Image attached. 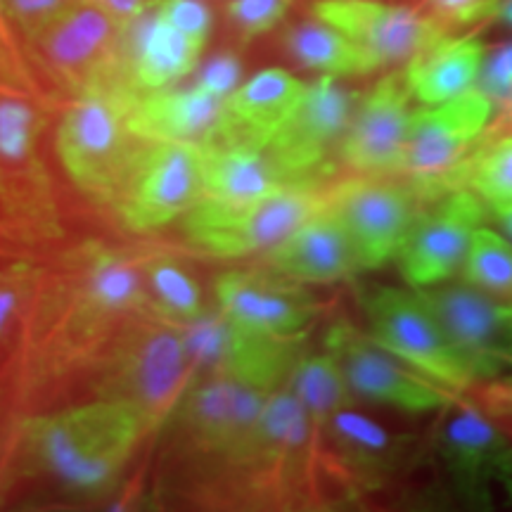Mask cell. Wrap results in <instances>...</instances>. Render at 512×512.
<instances>
[{
    "label": "cell",
    "mask_w": 512,
    "mask_h": 512,
    "mask_svg": "<svg viewBox=\"0 0 512 512\" xmlns=\"http://www.w3.org/2000/svg\"><path fill=\"white\" fill-rule=\"evenodd\" d=\"M486 98L494 102L496 114L508 112L512 107V41L501 43L494 50H486L482 69L475 81Z\"/></svg>",
    "instance_id": "obj_36"
},
{
    "label": "cell",
    "mask_w": 512,
    "mask_h": 512,
    "mask_svg": "<svg viewBox=\"0 0 512 512\" xmlns=\"http://www.w3.org/2000/svg\"><path fill=\"white\" fill-rule=\"evenodd\" d=\"M489 219V207L470 188H453L425 202L396 254L411 287L446 283L460 273L472 235Z\"/></svg>",
    "instance_id": "obj_15"
},
{
    "label": "cell",
    "mask_w": 512,
    "mask_h": 512,
    "mask_svg": "<svg viewBox=\"0 0 512 512\" xmlns=\"http://www.w3.org/2000/svg\"><path fill=\"white\" fill-rule=\"evenodd\" d=\"M320 448L332 489L342 491L344 498L377 491L401 460V439L354 406L332 415L320 434Z\"/></svg>",
    "instance_id": "obj_21"
},
{
    "label": "cell",
    "mask_w": 512,
    "mask_h": 512,
    "mask_svg": "<svg viewBox=\"0 0 512 512\" xmlns=\"http://www.w3.org/2000/svg\"><path fill=\"white\" fill-rule=\"evenodd\" d=\"M328 190L323 181H299L242 204L202 200L181 219L183 238L219 259L266 254L328 204Z\"/></svg>",
    "instance_id": "obj_5"
},
{
    "label": "cell",
    "mask_w": 512,
    "mask_h": 512,
    "mask_svg": "<svg viewBox=\"0 0 512 512\" xmlns=\"http://www.w3.org/2000/svg\"><path fill=\"white\" fill-rule=\"evenodd\" d=\"M15 249H19V245L10 238L8 230L3 228V223H0V259H10V256L15 254Z\"/></svg>",
    "instance_id": "obj_45"
},
{
    "label": "cell",
    "mask_w": 512,
    "mask_h": 512,
    "mask_svg": "<svg viewBox=\"0 0 512 512\" xmlns=\"http://www.w3.org/2000/svg\"><path fill=\"white\" fill-rule=\"evenodd\" d=\"M150 434L140 413L98 399L29 418L19 432V458L31 475H48L74 494H102L117 482L136 446Z\"/></svg>",
    "instance_id": "obj_2"
},
{
    "label": "cell",
    "mask_w": 512,
    "mask_h": 512,
    "mask_svg": "<svg viewBox=\"0 0 512 512\" xmlns=\"http://www.w3.org/2000/svg\"><path fill=\"white\" fill-rule=\"evenodd\" d=\"M155 10L192 41L207 46L211 34V12L200 0H152Z\"/></svg>",
    "instance_id": "obj_38"
},
{
    "label": "cell",
    "mask_w": 512,
    "mask_h": 512,
    "mask_svg": "<svg viewBox=\"0 0 512 512\" xmlns=\"http://www.w3.org/2000/svg\"><path fill=\"white\" fill-rule=\"evenodd\" d=\"M292 0H230L228 17L245 43L268 34L283 22Z\"/></svg>",
    "instance_id": "obj_35"
},
{
    "label": "cell",
    "mask_w": 512,
    "mask_h": 512,
    "mask_svg": "<svg viewBox=\"0 0 512 512\" xmlns=\"http://www.w3.org/2000/svg\"><path fill=\"white\" fill-rule=\"evenodd\" d=\"M226 98L207 88H162L140 93L128 105L126 124L138 138L150 143H209L221 124Z\"/></svg>",
    "instance_id": "obj_26"
},
{
    "label": "cell",
    "mask_w": 512,
    "mask_h": 512,
    "mask_svg": "<svg viewBox=\"0 0 512 512\" xmlns=\"http://www.w3.org/2000/svg\"><path fill=\"white\" fill-rule=\"evenodd\" d=\"M204 197L202 147L192 143H150L121 188L114 209L133 233H152L183 219Z\"/></svg>",
    "instance_id": "obj_13"
},
{
    "label": "cell",
    "mask_w": 512,
    "mask_h": 512,
    "mask_svg": "<svg viewBox=\"0 0 512 512\" xmlns=\"http://www.w3.org/2000/svg\"><path fill=\"white\" fill-rule=\"evenodd\" d=\"M204 202L242 204L283 188L287 181L266 150L247 145H200ZM200 200V202H202Z\"/></svg>",
    "instance_id": "obj_28"
},
{
    "label": "cell",
    "mask_w": 512,
    "mask_h": 512,
    "mask_svg": "<svg viewBox=\"0 0 512 512\" xmlns=\"http://www.w3.org/2000/svg\"><path fill=\"white\" fill-rule=\"evenodd\" d=\"M204 46L147 5L121 36V79L136 95L162 91L195 72Z\"/></svg>",
    "instance_id": "obj_23"
},
{
    "label": "cell",
    "mask_w": 512,
    "mask_h": 512,
    "mask_svg": "<svg viewBox=\"0 0 512 512\" xmlns=\"http://www.w3.org/2000/svg\"><path fill=\"white\" fill-rule=\"evenodd\" d=\"M491 126H496V128H512V107H510L508 112L496 114L494 124H491Z\"/></svg>",
    "instance_id": "obj_46"
},
{
    "label": "cell",
    "mask_w": 512,
    "mask_h": 512,
    "mask_svg": "<svg viewBox=\"0 0 512 512\" xmlns=\"http://www.w3.org/2000/svg\"><path fill=\"white\" fill-rule=\"evenodd\" d=\"M214 292L219 311L235 323L266 335H306L323 311L311 285L285 278L271 268L221 273Z\"/></svg>",
    "instance_id": "obj_19"
},
{
    "label": "cell",
    "mask_w": 512,
    "mask_h": 512,
    "mask_svg": "<svg viewBox=\"0 0 512 512\" xmlns=\"http://www.w3.org/2000/svg\"><path fill=\"white\" fill-rule=\"evenodd\" d=\"M486 46L470 34H448L403 64V79L422 107L439 105L475 86Z\"/></svg>",
    "instance_id": "obj_27"
},
{
    "label": "cell",
    "mask_w": 512,
    "mask_h": 512,
    "mask_svg": "<svg viewBox=\"0 0 512 512\" xmlns=\"http://www.w3.org/2000/svg\"><path fill=\"white\" fill-rule=\"evenodd\" d=\"M505 325H508V335H510V344H512V302H505Z\"/></svg>",
    "instance_id": "obj_47"
},
{
    "label": "cell",
    "mask_w": 512,
    "mask_h": 512,
    "mask_svg": "<svg viewBox=\"0 0 512 512\" xmlns=\"http://www.w3.org/2000/svg\"><path fill=\"white\" fill-rule=\"evenodd\" d=\"M0 88L27 95V98H34L48 107H53L57 95H60L55 83L48 79L34 53H31L29 43L10 22L3 0H0Z\"/></svg>",
    "instance_id": "obj_32"
},
{
    "label": "cell",
    "mask_w": 512,
    "mask_h": 512,
    "mask_svg": "<svg viewBox=\"0 0 512 512\" xmlns=\"http://www.w3.org/2000/svg\"><path fill=\"white\" fill-rule=\"evenodd\" d=\"M285 46L302 67L337 79L380 72V64L366 50L318 17L294 24L285 34Z\"/></svg>",
    "instance_id": "obj_29"
},
{
    "label": "cell",
    "mask_w": 512,
    "mask_h": 512,
    "mask_svg": "<svg viewBox=\"0 0 512 512\" xmlns=\"http://www.w3.org/2000/svg\"><path fill=\"white\" fill-rule=\"evenodd\" d=\"M131 102L107 93L79 95L57 124L55 150L64 174L98 204L114 207L147 143L126 124Z\"/></svg>",
    "instance_id": "obj_6"
},
{
    "label": "cell",
    "mask_w": 512,
    "mask_h": 512,
    "mask_svg": "<svg viewBox=\"0 0 512 512\" xmlns=\"http://www.w3.org/2000/svg\"><path fill=\"white\" fill-rule=\"evenodd\" d=\"M460 280L501 302H512V242L479 226L460 266Z\"/></svg>",
    "instance_id": "obj_34"
},
{
    "label": "cell",
    "mask_w": 512,
    "mask_h": 512,
    "mask_svg": "<svg viewBox=\"0 0 512 512\" xmlns=\"http://www.w3.org/2000/svg\"><path fill=\"white\" fill-rule=\"evenodd\" d=\"M361 302L368 320V335L382 349L392 351L408 366L456 394L479 387L472 368L453 349L437 318L415 290L370 287L363 292Z\"/></svg>",
    "instance_id": "obj_10"
},
{
    "label": "cell",
    "mask_w": 512,
    "mask_h": 512,
    "mask_svg": "<svg viewBox=\"0 0 512 512\" xmlns=\"http://www.w3.org/2000/svg\"><path fill=\"white\" fill-rule=\"evenodd\" d=\"M145 283L150 292V309L171 320H195L207 313L202 287L197 280L166 254L145 256Z\"/></svg>",
    "instance_id": "obj_31"
},
{
    "label": "cell",
    "mask_w": 512,
    "mask_h": 512,
    "mask_svg": "<svg viewBox=\"0 0 512 512\" xmlns=\"http://www.w3.org/2000/svg\"><path fill=\"white\" fill-rule=\"evenodd\" d=\"M441 439V456L458 491L472 503H491V486L512 501V444L486 415L463 401L453 403Z\"/></svg>",
    "instance_id": "obj_22"
},
{
    "label": "cell",
    "mask_w": 512,
    "mask_h": 512,
    "mask_svg": "<svg viewBox=\"0 0 512 512\" xmlns=\"http://www.w3.org/2000/svg\"><path fill=\"white\" fill-rule=\"evenodd\" d=\"M0 91H5V88H0ZM10 93H12V91H10Z\"/></svg>",
    "instance_id": "obj_49"
},
{
    "label": "cell",
    "mask_w": 512,
    "mask_h": 512,
    "mask_svg": "<svg viewBox=\"0 0 512 512\" xmlns=\"http://www.w3.org/2000/svg\"><path fill=\"white\" fill-rule=\"evenodd\" d=\"M422 12H427L434 22L456 34L458 29L482 24V17L491 0H415Z\"/></svg>",
    "instance_id": "obj_39"
},
{
    "label": "cell",
    "mask_w": 512,
    "mask_h": 512,
    "mask_svg": "<svg viewBox=\"0 0 512 512\" xmlns=\"http://www.w3.org/2000/svg\"><path fill=\"white\" fill-rule=\"evenodd\" d=\"M494 117V102L475 86L439 105L415 110L399 176L408 178L427 200L460 188V171Z\"/></svg>",
    "instance_id": "obj_8"
},
{
    "label": "cell",
    "mask_w": 512,
    "mask_h": 512,
    "mask_svg": "<svg viewBox=\"0 0 512 512\" xmlns=\"http://www.w3.org/2000/svg\"><path fill=\"white\" fill-rule=\"evenodd\" d=\"M486 401L491 411L512 415V375H501L496 380L486 382Z\"/></svg>",
    "instance_id": "obj_42"
},
{
    "label": "cell",
    "mask_w": 512,
    "mask_h": 512,
    "mask_svg": "<svg viewBox=\"0 0 512 512\" xmlns=\"http://www.w3.org/2000/svg\"><path fill=\"white\" fill-rule=\"evenodd\" d=\"M389 178L354 174L328 190V207L354 242L363 271L396 259L420 209L430 202L413 183Z\"/></svg>",
    "instance_id": "obj_11"
},
{
    "label": "cell",
    "mask_w": 512,
    "mask_h": 512,
    "mask_svg": "<svg viewBox=\"0 0 512 512\" xmlns=\"http://www.w3.org/2000/svg\"><path fill=\"white\" fill-rule=\"evenodd\" d=\"M304 91L306 83L285 69L273 67L254 74L228 95L221 124L204 145H247L266 150Z\"/></svg>",
    "instance_id": "obj_24"
},
{
    "label": "cell",
    "mask_w": 512,
    "mask_h": 512,
    "mask_svg": "<svg viewBox=\"0 0 512 512\" xmlns=\"http://www.w3.org/2000/svg\"><path fill=\"white\" fill-rule=\"evenodd\" d=\"M41 275V268L24 259H0V363L5 356H15Z\"/></svg>",
    "instance_id": "obj_33"
},
{
    "label": "cell",
    "mask_w": 512,
    "mask_h": 512,
    "mask_svg": "<svg viewBox=\"0 0 512 512\" xmlns=\"http://www.w3.org/2000/svg\"><path fill=\"white\" fill-rule=\"evenodd\" d=\"M413 290L437 318L448 342L465 358L479 384L505 375V368L512 366L505 302L467 283H439Z\"/></svg>",
    "instance_id": "obj_16"
},
{
    "label": "cell",
    "mask_w": 512,
    "mask_h": 512,
    "mask_svg": "<svg viewBox=\"0 0 512 512\" xmlns=\"http://www.w3.org/2000/svg\"><path fill=\"white\" fill-rule=\"evenodd\" d=\"M489 207V216H494L498 226L512 238V200L510 202H498V204H486Z\"/></svg>",
    "instance_id": "obj_44"
},
{
    "label": "cell",
    "mask_w": 512,
    "mask_h": 512,
    "mask_svg": "<svg viewBox=\"0 0 512 512\" xmlns=\"http://www.w3.org/2000/svg\"><path fill=\"white\" fill-rule=\"evenodd\" d=\"M311 15L349 36L384 67H403L420 50L451 34L418 5L384 0H316Z\"/></svg>",
    "instance_id": "obj_18"
},
{
    "label": "cell",
    "mask_w": 512,
    "mask_h": 512,
    "mask_svg": "<svg viewBox=\"0 0 512 512\" xmlns=\"http://www.w3.org/2000/svg\"><path fill=\"white\" fill-rule=\"evenodd\" d=\"M266 268L304 285H332L363 271L356 247L328 204L266 252Z\"/></svg>",
    "instance_id": "obj_25"
},
{
    "label": "cell",
    "mask_w": 512,
    "mask_h": 512,
    "mask_svg": "<svg viewBox=\"0 0 512 512\" xmlns=\"http://www.w3.org/2000/svg\"><path fill=\"white\" fill-rule=\"evenodd\" d=\"M268 396L271 392L230 377H200L185 392L171 420H176L190 453L219 460L245 437Z\"/></svg>",
    "instance_id": "obj_20"
},
{
    "label": "cell",
    "mask_w": 512,
    "mask_h": 512,
    "mask_svg": "<svg viewBox=\"0 0 512 512\" xmlns=\"http://www.w3.org/2000/svg\"><path fill=\"white\" fill-rule=\"evenodd\" d=\"M145 256L88 242L43 271L12 356L17 389L36 394L69 373L88 370L126 318L150 309Z\"/></svg>",
    "instance_id": "obj_1"
},
{
    "label": "cell",
    "mask_w": 512,
    "mask_h": 512,
    "mask_svg": "<svg viewBox=\"0 0 512 512\" xmlns=\"http://www.w3.org/2000/svg\"><path fill=\"white\" fill-rule=\"evenodd\" d=\"M413 112L403 69L384 74L358 98L337 162L358 176H399Z\"/></svg>",
    "instance_id": "obj_17"
},
{
    "label": "cell",
    "mask_w": 512,
    "mask_h": 512,
    "mask_svg": "<svg viewBox=\"0 0 512 512\" xmlns=\"http://www.w3.org/2000/svg\"><path fill=\"white\" fill-rule=\"evenodd\" d=\"M325 351L337 361L356 401L384 403L406 413L451 408V403L458 401L456 392L382 349L368 332H358L349 320H337L328 330Z\"/></svg>",
    "instance_id": "obj_14"
},
{
    "label": "cell",
    "mask_w": 512,
    "mask_h": 512,
    "mask_svg": "<svg viewBox=\"0 0 512 512\" xmlns=\"http://www.w3.org/2000/svg\"><path fill=\"white\" fill-rule=\"evenodd\" d=\"M358 98L361 93L337 76L323 74L306 83L302 100L266 145V155L287 183L325 181Z\"/></svg>",
    "instance_id": "obj_12"
},
{
    "label": "cell",
    "mask_w": 512,
    "mask_h": 512,
    "mask_svg": "<svg viewBox=\"0 0 512 512\" xmlns=\"http://www.w3.org/2000/svg\"><path fill=\"white\" fill-rule=\"evenodd\" d=\"M287 387L292 389L294 396L304 406L318 441L332 415L342 411V408L356 406V399L351 394L347 380H344L342 370H339L337 361L328 351L316 356L306 354L299 361V366L294 368Z\"/></svg>",
    "instance_id": "obj_30"
},
{
    "label": "cell",
    "mask_w": 512,
    "mask_h": 512,
    "mask_svg": "<svg viewBox=\"0 0 512 512\" xmlns=\"http://www.w3.org/2000/svg\"><path fill=\"white\" fill-rule=\"evenodd\" d=\"M489 22H501L512 27V0H491V5L482 17V24Z\"/></svg>",
    "instance_id": "obj_43"
},
{
    "label": "cell",
    "mask_w": 512,
    "mask_h": 512,
    "mask_svg": "<svg viewBox=\"0 0 512 512\" xmlns=\"http://www.w3.org/2000/svg\"><path fill=\"white\" fill-rule=\"evenodd\" d=\"M93 3H98L119 27H128V24L136 22L143 15L150 0H93Z\"/></svg>",
    "instance_id": "obj_41"
},
{
    "label": "cell",
    "mask_w": 512,
    "mask_h": 512,
    "mask_svg": "<svg viewBox=\"0 0 512 512\" xmlns=\"http://www.w3.org/2000/svg\"><path fill=\"white\" fill-rule=\"evenodd\" d=\"M121 36L124 27L98 3L76 0L29 46L60 93L72 98L107 93L133 100L138 95L128 91L121 79Z\"/></svg>",
    "instance_id": "obj_7"
},
{
    "label": "cell",
    "mask_w": 512,
    "mask_h": 512,
    "mask_svg": "<svg viewBox=\"0 0 512 512\" xmlns=\"http://www.w3.org/2000/svg\"><path fill=\"white\" fill-rule=\"evenodd\" d=\"M176 323L183 330L195 380L221 375L264 392H275L290 382L294 368L306 356V335L280 337L249 330L219 309Z\"/></svg>",
    "instance_id": "obj_9"
},
{
    "label": "cell",
    "mask_w": 512,
    "mask_h": 512,
    "mask_svg": "<svg viewBox=\"0 0 512 512\" xmlns=\"http://www.w3.org/2000/svg\"><path fill=\"white\" fill-rule=\"evenodd\" d=\"M240 76H242V64L238 60V55L233 53H221L204 64L200 79L195 83L197 86L207 88L209 93L219 95V98H228L235 88L240 86Z\"/></svg>",
    "instance_id": "obj_40"
},
{
    "label": "cell",
    "mask_w": 512,
    "mask_h": 512,
    "mask_svg": "<svg viewBox=\"0 0 512 512\" xmlns=\"http://www.w3.org/2000/svg\"><path fill=\"white\" fill-rule=\"evenodd\" d=\"M0 463H3V444H0Z\"/></svg>",
    "instance_id": "obj_48"
},
{
    "label": "cell",
    "mask_w": 512,
    "mask_h": 512,
    "mask_svg": "<svg viewBox=\"0 0 512 512\" xmlns=\"http://www.w3.org/2000/svg\"><path fill=\"white\" fill-rule=\"evenodd\" d=\"M46 110L27 95L0 91V223L19 247L62 238L55 183L38 150Z\"/></svg>",
    "instance_id": "obj_4"
},
{
    "label": "cell",
    "mask_w": 512,
    "mask_h": 512,
    "mask_svg": "<svg viewBox=\"0 0 512 512\" xmlns=\"http://www.w3.org/2000/svg\"><path fill=\"white\" fill-rule=\"evenodd\" d=\"M88 370L95 396L131 406L150 432L171 420L195 382L181 325L152 309L126 318Z\"/></svg>",
    "instance_id": "obj_3"
},
{
    "label": "cell",
    "mask_w": 512,
    "mask_h": 512,
    "mask_svg": "<svg viewBox=\"0 0 512 512\" xmlns=\"http://www.w3.org/2000/svg\"><path fill=\"white\" fill-rule=\"evenodd\" d=\"M74 3L76 0H3V8L24 41L31 43L57 15H62Z\"/></svg>",
    "instance_id": "obj_37"
}]
</instances>
